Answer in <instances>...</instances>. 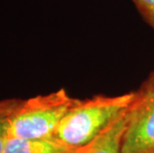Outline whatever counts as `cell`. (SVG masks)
I'll return each instance as SVG.
<instances>
[{
	"label": "cell",
	"instance_id": "6da1fadb",
	"mask_svg": "<svg viewBox=\"0 0 154 153\" xmlns=\"http://www.w3.org/2000/svg\"><path fill=\"white\" fill-rule=\"evenodd\" d=\"M135 92L119 96L97 94L79 99L67 112L52 137L74 149L83 148L112 123L131 106Z\"/></svg>",
	"mask_w": 154,
	"mask_h": 153
},
{
	"label": "cell",
	"instance_id": "7a4b0ae2",
	"mask_svg": "<svg viewBox=\"0 0 154 153\" xmlns=\"http://www.w3.org/2000/svg\"><path fill=\"white\" fill-rule=\"evenodd\" d=\"M65 89L23 99L8 118L7 137L37 139L52 137L67 112L78 103Z\"/></svg>",
	"mask_w": 154,
	"mask_h": 153
},
{
	"label": "cell",
	"instance_id": "3957f363",
	"mask_svg": "<svg viewBox=\"0 0 154 153\" xmlns=\"http://www.w3.org/2000/svg\"><path fill=\"white\" fill-rule=\"evenodd\" d=\"M121 152L154 153V90H136Z\"/></svg>",
	"mask_w": 154,
	"mask_h": 153
},
{
	"label": "cell",
	"instance_id": "277c9868",
	"mask_svg": "<svg viewBox=\"0 0 154 153\" xmlns=\"http://www.w3.org/2000/svg\"><path fill=\"white\" fill-rule=\"evenodd\" d=\"M130 106L94 141L76 153H122V138L129 121Z\"/></svg>",
	"mask_w": 154,
	"mask_h": 153
},
{
	"label": "cell",
	"instance_id": "5b68a950",
	"mask_svg": "<svg viewBox=\"0 0 154 153\" xmlns=\"http://www.w3.org/2000/svg\"><path fill=\"white\" fill-rule=\"evenodd\" d=\"M78 149L71 148L54 137L25 139L7 137L3 153H76Z\"/></svg>",
	"mask_w": 154,
	"mask_h": 153
},
{
	"label": "cell",
	"instance_id": "8992f818",
	"mask_svg": "<svg viewBox=\"0 0 154 153\" xmlns=\"http://www.w3.org/2000/svg\"><path fill=\"white\" fill-rule=\"evenodd\" d=\"M143 20L154 30V0H131Z\"/></svg>",
	"mask_w": 154,
	"mask_h": 153
},
{
	"label": "cell",
	"instance_id": "52a82bcc",
	"mask_svg": "<svg viewBox=\"0 0 154 153\" xmlns=\"http://www.w3.org/2000/svg\"><path fill=\"white\" fill-rule=\"evenodd\" d=\"M23 99H0V118H4L10 116L16 109L20 106Z\"/></svg>",
	"mask_w": 154,
	"mask_h": 153
},
{
	"label": "cell",
	"instance_id": "ba28073f",
	"mask_svg": "<svg viewBox=\"0 0 154 153\" xmlns=\"http://www.w3.org/2000/svg\"><path fill=\"white\" fill-rule=\"evenodd\" d=\"M9 118V116H8ZM8 118H0V153L4 152L6 139H7Z\"/></svg>",
	"mask_w": 154,
	"mask_h": 153
},
{
	"label": "cell",
	"instance_id": "9c48e42d",
	"mask_svg": "<svg viewBox=\"0 0 154 153\" xmlns=\"http://www.w3.org/2000/svg\"><path fill=\"white\" fill-rule=\"evenodd\" d=\"M139 89L142 90H154V70L150 73L148 78L144 81Z\"/></svg>",
	"mask_w": 154,
	"mask_h": 153
}]
</instances>
